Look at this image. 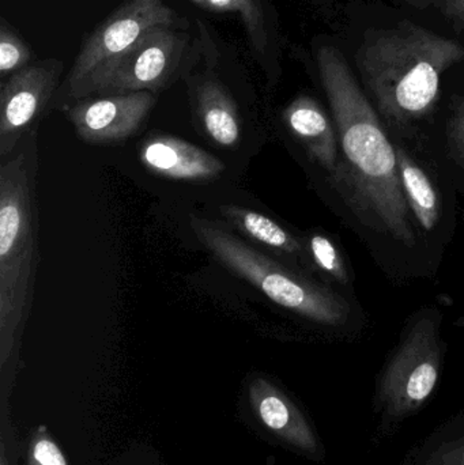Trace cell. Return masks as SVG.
I'll use <instances>...</instances> for the list:
<instances>
[{
  "label": "cell",
  "instance_id": "obj_1",
  "mask_svg": "<svg viewBox=\"0 0 464 465\" xmlns=\"http://www.w3.org/2000/svg\"><path fill=\"white\" fill-rule=\"evenodd\" d=\"M316 62L342 147L341 176L348 195L357 210L375 221L376 228L403 245H413L416 235L397 150L340 49L321 45Z\"/></svg>",
  "mask_w": 464,
  "mask_h": 465
},
{
  "label": "cell",
  "instance_id": "obj_2",
  "mask_svg": "<svg viewBox=\"0 0 464 465\" xmlns=\"http://www.w3.org/2000/svg\"><path fill=\"white\" fill-rule=\"evenodd\" d=\"M37 142L30 131L0 163V365L5 368L32 308L38 265Z\"/></svg>",
  "mask_w": 464,
  "mask_h": 465
},
{
  "label": "cell",
  "instance_id": "obj_3",
  "mask_svg": "<svg viewBox=\"0 0 464 465\" xmlns=\"http://www.w3.org/2000/svg\"><path fill=\"white\" fill-rule=\"evenodd\" d=\"M356 62L380 111L409 123L433 108L443 74L464 62V46L405 21L362 44Z\"/></svg>",
  "mask_w": 464,
  "mask_h": 465
},
{
  "label": "cell",
  "instance_id": "obj_4",
  "mask_svg": "<svg viewBox=\"0 0 464 465\" xmlns=\"http://www.w3.org/2000/svg\"><path fill=\"white\" fill-rule=\"evenodd\" d=\"M190 225L199 242L221 264L250 282L272 302L327 327L348 322L350 306L331 290L291 272L212 221L191 215Z\"/></svg>",
  "mask_w": 464,
  "mask_h": 465
},
{
  "label": "cell",
  "instance_id": "obj_5",
  "mask_svg": "<svg viewBox=\"0 0 464 465\" xmlns=\"http://www.w3.org/2000/svg\"><path fill=\"white\" fill-rule=\"evenodd\" d=\"M185 46L184 33L173 26L154 27L133 46L94 68L68 95L84 100L93 94L160 92L173 79Z\"/></svg>",
  "mask_w": 464,
  "mask_h": 465
},
{
  "label": "cell",
  "instance_id": "obj_6",
  "mask_svg": "<svg viewBox=\"0 0 464 465\" xmlns=\"http://www.w3.org/2000/svg\"><path fill=\"white\" fill-rule=\"evenodd\" d=\"M440 369L438 327L432 317H422L409 331L381 376L379 401L384 420H405L419 411L432 396Z\"/></svg>",
  "mask_w": 464,
  "mask_h": 465
},
{
  "label": "cell",
  "instance_id": "obj_7",
  "mask_svg": "<svg viewBox=\"0 0 464 465\" xmlns=\"http://www.w3.org/2000/svg\"><path fill=\"white\" fill-rule=\"evenodd\" d=\"M182 22L165 0H125L84 41L68 74L67 92L98 65L133 46L149 30Z\"/></svg>",
  "mask_w": 464,
  "mask_h": 465
},
{
  "label": "cell",
  "instance_id": "obj_8",
  "mask_svg": "<svg viewBox=\"0 0 464 465\" xmlns=\"http://www.w3.org/2000/svg\"><path fill=\"white\" fill-rule=\"evenodd\" d=\"M63 64L48 59L29 64L2 84L0 92V161L7 158L33 131L56 92Z\"/></svg>",
  "mask_w": 464,
  "mask_h": 465
},
{
  "label": "cell",
  "instance_id": "obj_9",
  "mask_svg": "<svg viewBox=\"0 0 464 465\" xmlns=\"http://www.w3.org/2000/svg\"><path fill=\"white\" fill-rule=\"evenodd\" d=\"M155 101L152 92L100 95L79 100L65 114L76 135L86 143H119L139 130Z\"/></svg>",
  "mask_w": 464,
  "mask_h": 465
},
{
  "label": "cell",
  "instance_id": "obj_10",
  "mask_svg": "<svg viewBox=\"0 0 464 465\" xmlns=\"http://www.w3.org/2000/svg\"><path fill=\"white\" fill-rule=\"evenodd\" d=\"M248 399L259 422L289 447L308 458H323V447L296 404L274 384L256 377L248 387Z\"/></svg>",
  "mask_w": 464,
  "mask_h": 465
},
{
  "label": "cell",
  "instance_id": "obj_11",
  "mask_svg": "<svg viewBox=\"0 0 464 465\" xmlns=\"http://www.w3.org/2000/svg\"><path fill=\"white\" fill-rule=\"evenodd\" d=\"M139 160L152 173L176 182H210L225 171V163L214 155L166 134L144 139L139 147Z\"/></svg>",
  "mask_w": 464,
  "mask_h": 465
},
{
  "label": "cell",
  "instance_id": "obj_12",
  "mask_svg": "<svg viewBox=\"0 0 464 465\" xmlns=\"http://www.w3.org/2000/svg\"><path fill=\"white\" fill-rule=\"evenodd\" d=\"M283 120L308 155L334 179L340 180L337 135L331 120L318 101L300 95L289 104L283 112Z\"/></svg>",
  "mask_w": 464,
  "mask_h": 465
},
{
  "label": "cell",
  "instance_id": "obj_13",
  "mask_svg": "<svg viewBox=\"0 0 464 465\" xmlns=\"http://www.w3.org/2000/svg\"><path fill=\"white\" fill-rule=\"evenodd\" d=\"M195 114L204 135L217 146L233 149L242 141L239 109L220 79L204 78L199 82Z\"/></svg>",
  "mask_w": 464,
  "mask_h": 465
},
{
  "label": "cell",
  "instance_id": "obj_14",
  "mask_svg": "<svg viewBox=\"0 0 464 465\" xmlns=\"http://www.w3.org/2000/svg\"><path fill=\"white\" fill-rule=\"evenodd\" d=\"M400 183L411 213L422 229L433 231L440 218V199L428 174L403 152L397 150Z\"/></svg>",
  "mask_w": 464,
  "mask_h": 465
},
{
  "label": "cell",
  "instance_id": "obj_15",
  "mask_svg": "<svg viewBox=\"0 0 464 465\" xmlns=\"http://www.w3.org/2000/svg\"><path fill=\"white\" fill-rule=\"evenodd\" d=\"M220 212L234 229L256 242L283 253L301 254V243L266 215L240 206H222Z\"/></svg>",
  "mask_w": 464,
  "mask_h": 465
},
{
  "label": "cell",
  "instance_id": "obj_16",
  "mask_svg": "<svg viewBox=\"0 0 464 465\" xmlns=\"http://www.w3.org/2000/svg\"><path fill=\"white\" fill-rule=\"evenodd\" d=\"M203 7L212 11H233L242 16L248 38L255 54H267L269 35L266 18L259 0H204Z\"/></svg>",
  "mask_w": 464,
  "mask_h": 465
},
{
  "label": "cell",
  "instance_id": "obj_17",
  "mask_svg": "<svg viewBox=\"0 0 464 465\" xmlns=\"http://www.w3.org/2000/svg\"><path fill=\"white\" fill-rule=\"evenodd\" d=\"M33 54L15 30L2 19L0 22V74L3 78L27 67Z\"/></svg>",
  "mask_w": 464,
  "mask_h": 465
},
{
  "label": "cell",
  "instance_id": "obj_18",
  "mask_svg": "<svg viewBox=\"0 0 464 465\" xmlns=\"http://www.w3.org/2000/svg\"><path fill=\"white\" fill-rule=\"evenodd\" d=\"M311 254L316 265L327 275L334 278L340 283H348L349 275L345 262L338 252L337 246L324 235L316 234L310 240Z\"/></svg>",
  "mask_w": 464,
  "mask_h": 465
},
{
  "label": "cell",
  "instance_id": "obj_19",
  "mask_svg": "<svg viewBox=\"0 0 464 465\" xmlns=\"http://www.w3.org/2000/svg\"><path fill=\"white\" fill-rule=\"evenodd\" d=\"M29 465H68L56 442L51 439L45 428H38L30 440L27 450Z\"/></svg>",
  "mask_w": 464,
  "mask_h": 465
},
{
  "label": "cell",
  "instance_id": "obj_20",
  "mask_svg": "<svg viewBox=\"0 0 464 465\" xmlns=\"http://www.w3.org/2000/svg\"><path fill=\"white\" fill-rule=\"evenodd\" d=\"M447 138L455 158L464 168V98L455 105L449 124H447Z\"/></svg>",
  "mask_w": 464,
  "mask_h": 465
},
{
  "label": "cell",
  "instance_id": "obj_21",
  "mask_svg": "<svg viewBox=\"0 0 464 465\" xmlns=\"http://www.w3.org/2000/svg\"><path fill=\"white\" fill-rule=\"evenodd\" d=\"M427 465H464V437L441 445L428 459Z\"/></svg>",
  "mask_w": 464,
  "mask_h": 465
},
{
  "label": "cell",
  "instance_id": "obj_22",
  "mask_svg": "<svg viewBox=\"0 0 464 465\" xmlns=\"http://www.w3.org/2000/svg\"><path fill=\"white\" fill-rule=\"evenodd\" d=\"M438 7L447 18L464 26V0H421Z\"/></svg>",
  "mask_w": 464,
  "mask_h": 465
},
{
  "label": "cell",
  "instance_id": "obj_23",
  "mask_svg": "<svg viewBox=\"0 0 464 465\" xmlns=\"http://www.w3.org/2000/svg\"><path fill=\"white\" fill-rule=\"evenodd\" d=\"M193 2L198 3V5H203L204 0H193Z\"/></svg>",
  "mask_w": 464,
  "mask_h": 465
}]
</instances>
